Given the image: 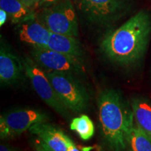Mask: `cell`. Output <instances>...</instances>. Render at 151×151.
Masks as SVG:
<instances>
[{
    "label": "cell",
    "instance_id": "cell-1",
    "mask_svg": "<svg viewBox=\"0 0 151 151\" xmlns=\"http://www.w3.org/2000/svg\"><path fill=\"white\" fill-rule=\"evenodd\" d=\"M151 34V16L141 10L118 29L101 39L100 50L109 60L128 65L142 58L148 47Z\"/></svg>",
    "mask_w": 151,
    "mask_h": 151
},
{
    "label": "cell",
    "instance_id": "cell-2",
    "mask_svg": "<svg viewBox=\"0 0 151 151\" xmlns=\"http://www.w3.org/2000/svg\"><path fill=\"white\" fill-rule=\"evenodd\" d=\"M99 120L102 137L111 151H124L134 126L132 109L120 92L103 90L97 99Z\"/></svg>",
    "mask_w": 151,
    "mask_h": 151
},
{
    "label": "cell",
    "instance_id": "cell-3",
    "mask_svg": "<svg viewBox=\"0 0 151 151\" xmlns=\"http://www.w3.org/2000/svg\"><path fill=\"white\" fill-rule=\"evenodd\" d=\"M79 13L90 23L106 27L129 12L132 0H74Z\"/></svg>",
    "mask_w": 151,
    "mask_h": 151
},
{
    "label": "cell",
    "instance_id": "cell-4",
    "mask_svg": "<svg viewBox=\"0 0 151 151\" xmlns=\"http://www.w3.org/2000/svg\"><path fill=\"white\" fill-rule=\"evenodd\" d=\"M35 14L50 32L78 37V18L71 0H60L49 6L39 9Z\"/></svg>",
    "mask_w": 151,
    "mask_h": 151
},
{
    "label": "cell",
    "instance_id": "cell-5",
    "mask_svg": "<svg viewBox=\"0 0 151 151\" xmlns=\"http://www.w3.org/2000/svg\"><path fill=\"white\" fill-rule=\"evenodd\" d=\"M46 76L58 97L68 109L81 113L88 108L89 95L73 73L50 71L46 73Z\"/></svg>",
    "mask_w": 151,
    "mask_h": 151
},
{
    "label": "cell",
    "instance_id": "cell-6",
    "mask_svg": "<svg viewBox=\"0 0 151 151\" xmlns=\"http://www.w3.org/2000/svg\"><path fill=\"white\" fill-rule=\"evenodd\" d=\"M22 60L24 73L29 79L32 86L37 94L58 114L63 117L67 116L68 109L58 97L46 74L32 58L26 57Z\"/></svg>",
    "mask_w": 151,
    "mask_h": 151
},
{
    "label": "cell",
    "instance_id": "cell-7",
    "mask_svg": "<svg viewBox=\"0 0 151 151\" xmlns=\"http://www.w3.org/2000/svg\"><path fill=\"white\" fill-rule=\"evenodd\" d=\"M47 120L46 115L37 110L22 109L9 111L0 117V137L6 139L18 137L35 123Z\"/></svg>",
    "mask_w": 151,
    "mask_h": 151
},
{
    "label": "cell",
    "instance_id": "cell-8",
    "mask_svg": "<svg viewBox=\"0 0 151 151\" xmlns=\"http://www.w3.org/2000/svg\"><path fill=\"white\" fill-rule=\"evenodd\" d=\"M31 57L39 67L50 71L79 75L85 72L84 62L50 48H33Z\"/></svg>",
    "mask_w": 151,
    "mask_h": 151
},
{
    "label": "cell",
    "instance_id": "cell-9",
    "mask_svg": "<svg viewBox=\"0 0 151 151\" xmlns=\"http://www.w3.org/2000/svg\"><path fill=\"white\" fill-rule=\"evenodd\" d=\"M18 36L20 41L32 48H47L50 32L45 27L32 12L20 23Z\"/></svg>",
    "mask_w": 151,
    "mask_h": 151
},
{
    "label": "cell",
    "instance_id": "cell-10",
    "mask_svg": "<svg viewBox=\"0 0 151 151\" xmlns=\"http://www.w3.org/2000/svg\"><path fill=\"white\" fill-rule=\"evenodd\" d=\"M24 72L20 60L8 46L1 43L0 49V81L1 85H14L23 78Z\"/></svg>",
    "mask_w": 151,
    "mask_h": 151
},
{
    "label": "cell",
    "instance_id": "cell-11",
    "mask_svg": "<svg viewBox=\"0 0 151 151\" xmlns=\"http://www.w3.org/2000/svg\"><path fill=\"white\" fill-rule=\"evenodd\" d=\"M29 132L53 151H67L68 144L71 140L59 128L46 122L33 124Z\"/></svg>",
    "mask_w": 151,
    "mask_h": 151
},
{
    "label": "cell",
    "instance_id": "cell-12",
    "mask_svg": "<svg viewBox=\"0 0 151 151\" xmlns=\"http://www.w3.org/2000/svg\"><path fill=\"white\" fill-rule=\"evenodd\" d=\"M47 48L84 62V50L75 37L50 33Z\"/></svg>",
    "mask_w": 151,
    "mask_h": 151
},
{
    "label": "cell",
    "instance_id": "cell-13",
    "mask_svg": "<svg viewBox=\"0 0 151 151\" xmlns=\"http://www.w3.org/2000/svg\"><path fill=\"white\" fill-rule=\"evenodd\" d=\"M132 109L137 125L151 137V105L143 99L132 101Z\"/></svg>",
    "mask_w": 151,
    "mask_h": 151
},
{
    "label": "cell",
    "instance_id": "cell-14",
    "mask_svg": "<svg viewBox=\"0 0 151 151\" xmlns=\"http://www.w3.org/2000/svg\"><path fill=\"white\" fill-rule=\"evenodd\" d=\"M0 9L7 13L13 23H20L33 12L20 0H0Z\"/></svg>",
    "mask_w": 151,
    "mask_h": 151
},
{
    "label": "cell",
    "instance_id": "cell-15",
    "mask_svg": "<svg viewBox=\"0 0 151 151\" xmlns=\"http://www.w3.org/2000/svg\"><path fill=\"white\" fill-rule=\"evenodd\" d=\"M130 151H151V137L139 126L134 125L127 139Z\"/></svg>",
    "mask_w": 151,
    "mask_h": 151
},
{
    "label": "cell",
    "instance_id": "cell-16",
    "mask_svg": "<svg viewBox=\"0 0 151 151\" xmlns=\"http://www.w3.org/2000/svg\"><path fill=\"white\" fill-rule=\"evenodd\" d=\"M70 129L75 132L82 140L88 141L94 136V125L90 117L83 114L73 118L70 124Z\"/></svg>",
    "mask_w": 151,
    "mask_h": 151
},
{
    "label": "cell",
    "instance_id": "cell-17",
    "mask_svg": "<svg viewBox=\"0 0 151 151\" xmlns=\"http://www.w3.org/2000/svg\"><path fill=\"white\" fill-rule=\"evenodd\" d=\"M59 1H60V0H39V2L36 5L35 9H39L44 8V7L49 6L53 4L58 2Z\"/></svg>",
    "mask_w": 151,
    "mask_h": 151
},
{
    "label": "cell",
    "instance_id": "cell-18",
    "mask_svg": "<svg viewBox=\"0 0 151 151\" xmlns=\"http://www.w3.org/2000/svg\"><path fill=\"white\" fill-rule=\"evenodd\" d=\"M35 147L36 150L38 151H53L50 148H49L46 144H44L43 142H41L39 139H38L37 142H36Z\"/></svg>",
    "mask_w": 151,
    "mask_h": 151
},
{
    "label": "cell",
    "instance_id": "cell-19",
    "mask_svg": "<svg viewBox=\"0 0 151 151\" xmlns=\"http://www.w3.org/2000/svg\"><path fill=\"white\" fill-rule=\"evenodd\" d=\"M22 3L24 4L28 8L32 9V10H35L36 5L39 2V0H20Z\"/></svg>",
    "mask_w": 151,
    "mask_h": 151
},
{
    "label": "cell",
    "instance_id": "cell-20",
    "mask_svg": "<svg viewBox=\"0 0 151 151\" xmlns=\"http://www.w3.org/2000/svg\"><path fill=\"white\" fill-rule=\"evenodd\" d=\"M0 151H19V149L9 144L1 143V145H0Z\"/></svg>",
    "mask_w": 151,
    "mask_h": 151
},
{
    "label": "cell",
    "instance_id": "cell-21",
    "mask_svg": "<svg viewBox=\"0 0 151 151\" xmlns=\"http://www.w3.org/2000/svg\"><path fill=\"white\" fill-rule=\"evenodd\" d=\"M9 16L7 13L4 10H3V9H0V26L1 27H2L4 24H5Z\"/></svg>",
    "mask_w": 151,
    "mask_h": 151
},
{
    "label": "cell",
    "instance_id": "cell-22",
    "mask_svg": "<svg viewBox=\"0 0 151 151\" xmlns=\"http://www.w3.org/2000/svg\"><path fill=\"white\" fill-rule=\"evenodd\" d=\"M67 151H81V150H78V148L76 146L74 143L72 141V140H71L69 142V144H68Z\"/></svg>",
    "mask_w": 151,
    "mask_h": 151
},
{
    "label": "cell",
    "instance_id": "cell-23",
    "mask_svg": "<svg viewBox=\"0 0 151 151\" xmlns=\"http://www.w3.org/2000/svg\"><path fill=\"white\" fill-rule=\"evenodd\" d=\"M35 151H38V150H35Z\"/></svg>",
    "mask_w": 151,
    "mask_h": 151
}]
</instances>
